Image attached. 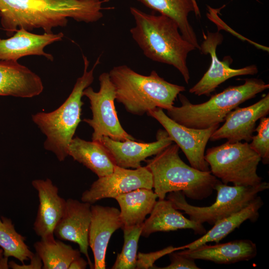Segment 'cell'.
Returning a JSON list of instances; mask_svg holds the SVG:
<instances>
[{
  "mask_svg": "<svg viewBox=\"0 0 269 269\" xmlns=\"http://www.w3.org/2000/svg\"><path fill=\"white\" fill-rule=\"evenodd\" d=\"M101 0H0V24L7 36L17 29L30 31L41 28L51 33L53 28L65 27L68 18L95 22L103 16Z\"/></svg>",
  "mask_w": 269,
  "mask_h": 269,
  "instance_id": "obj_1",
  "label": "cell"
},
{
  "mask_svg": "<svg viewBox=\"0 0 269 269\" xmlns=\"http://www.w3.org/2000/svg\"><path fill=\"white\" fill-rule=\"evenodd\" d=\"M130 10L135 23L130 33L143 54L153 61L173 66L188 84L187 58L196 49L183 37L177 24L164 15L147 13L134 6Z\"/></svg>",
  "mask_w": 269,
  "mask_h": 269,
  "instance_id": "obj_2",
  "label": "cell"
},
{
  "mask_svg": "<svg viewBox=\"0 0 269 269\" xmlns=\"http://www.w3.org/2000/svg\"><path fill=\"white\" fill-rule=\"evenodd\" d=\"M109 74L115 88L116 100L135 115H143L157 108L167 110L185 91L184 86L166 81L154 70L143 75L122 65L114 66Z\"/></svg>",
  "mask_w": 269,
  "mask_h": 269,
  "instance_id": "obj_3",
  "label": "cell"
},
{
  "mask_svg": "<svg viewBox=\"0 0 269 269\" xmlns=\"http://www.w3.org/2000/svg\"><path fill=\"white\" fill-rule=\"evenodd\" d=\"M179 149L176 143H172L145 160L152 175L154 192L159 199L175 191H181L193 200L207 198L221 181L210 171H201L186 164L180 157Z\"/></svg>",
  "mask_w": 269,
  "mask_h": 269,
  "instance_id": "obj_4",
  "label": "cell"
},
{
  "mask_svg": "<svg viewBox=\"0 0 269 269\" xmlns=\"http://www.w3.org/2000/svg\"><path fill=\"white\" fill-rule=\"evenodd\" d=\"M83 58V73L77 79L64 102L52 112H38L32 115L33 122L46 136L44 148L53 152L60 161H64L68 156L69 145L81 122L83 91L93 83L94 70L100 63V56L88 71L89 61L84 55Z\"/></svg>",
  "mask_w": 269,
  "mask_h": 269,
  "instance_id": "obj_5",
  "label": "cell"
},
{
  "mask_svg": "<svg viewBox=\"0 0 269 269\" xmlns=\"http://www.w3.org/2000/svg\"><path fill=\"white\" fill-rule=\"evenodd\" d=\"M269 88V84L262 79H246L243 84L229 86L212 96L207 101L198 104L191 103L187 97L180 93L178 97L181 106H173L167 110V115L186 127L208 129L220 125L231 111Z\"/></svg>",
  "mask_w": 269,
  "mask_h": 269,
  "instance_id": "obj_6",
  "label": "cell"
},
{
  "mask_svg": "<svg viewBox=\"0 0 269 269\" xmlns=\"http://www.w3.org/2000/svg\"><path fill=\"white\" fill-rule=\"evenodd\" d=\"M204 158L211 173L224 184L247 186L263 182L257 172L261 157L248 142L227 141L208 148Z\"/></svg>",
  "mask_w": 269,
  "mask_h": 269,
  "instance_id": "obj_7",
  "label": "cell"
},
{
  "mask_svg": "<svg viewBox=\"0 0 269 269\" xmlns=\"http://www.w3.org/2000/svg\"><path fill=\"white\" fill-rule=\"evenodd\" d=\"M269 188L268 182L263 181L254 186H229L222 182L215 187L217 195L211 205L198 207L189 204L181 191L169 193L167 199L175 209L183 211L190 219L203 224L214 225L219 220L236 213L248 206L258 194Z\"/></svg>",
  "mask_w": 269,
  "mask_h": 269,
  "instance_id": "obj_8",
  "label": "cell"
},
{
  "mask_svg": "<svg viewBox=\"0 0 269 269\" xmlns=\"http://www.w3.org/2000/svg\"><path fill=\"white\" fill-rule=\"evenodd\" d=\"M99 81V91H94L89 86L83 92L90 101L93 115L92 119L83 120L93 129L92 140L100 141L103 137L107 136L117 141L135 140L123 128L118 118L115 106V88L109 73H102Z\"/></svg>",
  "mask_w": 269,
  "mask_h": 269,
  "instance_id": "obj_9",
  "label": "cell"
},
{
  "mask_svg": "<svg viewBox=\"0 0 269 269\" xmlns=\"http://www.w3.org/2000/svg\"><path fill=\"white\" fill-rule=\"evenodd\" d=\"M146 114L161 125L172 141L184 152L191 166L203 171H210L204 158L205 150L211 135L219 125L205 129L186 127L172 120L159 108Z\"/></svg>",
  "mask_w": 269,
  "mask_h": 269,
  "instance_id": "obj_10",
  "label": "cell"
},
{
  "mask_svg": "<svg viewBox=\"0 0 269 269\" xmlns=\"http://www.w3.org/2000/svg\"><path fill=\"white\" fill-rule=\"evenodd\" d=\"M152 177L146 166L130 169L116 165L111 174L95 181L82 194L81 199L93 204L106 198L117 196L138 188L152 189Z\"/></svg>",
  "mask_w": 269,
  "mask_h": 269,
  "instance_id": "obj_11",
  "label": "cell"
},
{
  "mask_svg": "<svg viewBox=\"0 0 269 269\" xmlns=\"http://www.w3.org/2000/svg\"><path fill=\"white\" fill-rule=\"evenodd\" d=\"M203 40L200 45V50L203 54H209L211 64L209 69L200 80L189 91L190 93L200 96H209L222 83L234 77L255 75L259 70L255 65L247 66L240 69L230 67L231 58L220 61L217 55L216 49L223 40V35L217 31L216 32H203Z\"/></svg>",
  "mask_w": 269,
  "mask_h": 269,
  "instance_id": "obj_12",
  "label": "cell"
},
{
  "mask_svg": "<svg viewBox=\"0 0 269 269\" xmlns=\"http://www.w3.org/2000/svg\"><path fill=\"white\" fill-rule=\"evenodd\" d=\"M269 113V94L256 103L244 108L237 107L226 117L224 124L211 135L212 141L227 139L230 142L245 140L250 142L256 123Z\"/></svg>",
  "mask_w": 269,
  "mask_h": 269,
  "instance_id": "obj_13",
  "label": "cell"
},
{
  "mask_svg": "<svg viewBox=\"0 0 269 269\" xmlns=\"http://www.w3.org/2000/svg\"><path fill=\"white\" fill-rule=\"evenodd\" d=\"M91 204L72 198L66 200L64 212L56 225L54 235L60 240L78 245L80 252L94 268L88 254V234L91 219Z\"/></svg>",
  "mask_w": 269,
  "mask_h": 269,
  "instance_id": "obj_14",
  "label": "cell"
},
{
  "mask_svg": "<svg viewBox=\"0 0 269 269\" xmlns=\"http://www.w3.org/2000/svg\"><path fill=\"white\" fill-rule=\"evenodd\" d=\"M109 153L116 165L124 168H137L141 162L155 155L173 142L165 130H159L156 140L151 142H139L129 140L117 141L107 136L100 140Z\"/></svg>",
  "mask_w": 269,
  "mask_h": 269,
  "instance_id": "obj_15",
  "label": "cell"
},
{
  "mask_svg": "<svg viewBox=\"0 0 269 269\" xmlns=\"http://www.w3.org/2000/svg\"><path fill=\"white\" fill-rule=\"evenodd\" d=\"M32 185L37 192L39 205L33 230L41 239H54V230L65 210L66 200L59 195L51 179H35Z\"/></svg>",
  "mask_w": 269,
  "mask_h": 269,
  "instance_id": "obj_16",
  "label": "cell"
},
{
  "mask_svg": "<svg viewBox=\"0 0 269 269\" xmlns=\"http://www.w3.org/2000/svg\"><path fill=\"white\" fill-rule=\"evenodd\" d=\"M91 219L88 234L95 269H106V253L112 234L122 228L120 212L114 207L91 205Z\"/></svg>",
  "mask_w": 269,
  "mask_h": 269,
  "instance_id": "obj_17",
  "label": "cell"
},
{
  "mask_svg": "<svg viewBox=\"0 0 269 269\" xmlns=\"http://www.w3.org/2000/svg\"><path fill=\"white\" fill-rule=\"evenodd\" d=\"M63 36L61 32L37 34L24 29H17L9 38L0 39V61H17L24 56L37 55L52 61L53 56L45 52L44 48L61 41Z\"/></svg>",
  "mask_w": 269,
  "mask_h": 269,
  "instance_id": "obj_18",
  "label": "cell"
},
{
  "mask_svg": "<svg viewBox=\"0 0 269 269\" xmlns=\"http://www.w3.org/2000/svg\"><path fill=\"white\" fill-rule=\"evenodd\" d=\"M43 90L41 78L17 61H0V96L29 98Z\"/></svg>",
  "mask_w": 269,
  "mask_h": 269,
  "instance_id": "obj_19",
  "label": "cell"
},
{
  "mask_svg": "<svg viewBox=\"0 0 269 269\" xmlns=\"http://www.w3.org/2000/svg\"><path fill=\"white\" fill-rule=\"evenodd\" d=\"M179 252L194 260H202L218 264H231L247 261L257 254L255 243L250 240H237L214 245L203 244Z\"/></svg>",
  "mask_w": 269,
  "mask_h": 269,
  "instance_id": "obj_20",
  "label": "cell"
},
{
  "mask_svg": "<svg viewBox=\"0 0 269 269\" xmlns=\"http://www.w3.org/2000/svg\"><path fill=\"white\" fill-rule=\"evenodd\" d=\"M185 229H192L195 233L202 235L207 232L202 224L185 218L169 200L159 199L149 217L142 223L141 236L147 237L156 232Z\"/></svg>",
  "mask_w": 269,
  "mask_h": 269,
  "instance_id": "obj_21",
  "label": "cell"
},
{
  "mask_svg": "<svg viewBox=\"0 0 269 269\" xmlns=\"http://www.w3.org/2000/svg\"><path fill=\"white\" fill-rule=\"evenodd\" d=\"M68 154L98 177L111 174L116 166L108 151L99 141L73 137L69 145Z\"/></svg>",
  "mask_w": 269,
  "mask_h": 269,
  "instance_id": "obj_22",
  "label": "cell"
},
{
  "mask_svg": "<svg viewBox=\"0 0 269 269\" xmlns=\"http://www.w3.org/2000/svg\"><path fill=\"white\" fill-rule=\"evenodd\" d=\"M263 204L261 197L257 196L243 209L216 222L213 227L200 238L183 246V249H193L212 242L218 243L235 229L239 228L245 221L248 220L256 221L259 216V210Z\"/></svg>",
  "mask_w": 269,
  "mask_h": 269,
  "instance_id": "obj_23",
  "label": "cell"
},
{
  "mask_svg": "<svg viewBox=\"0 0 269 269\" xmlns=\"http://www.w3.org/2000/svg\"><path fill=\"white\" fill-rule=\"evenodd\" d=\"M158 198L152 189L138 188L117 196L120 217L124 227L142 225L150 214Z\"/></svg>",
  "mask_w": 269,
  "mask_h": 269,
  "instance_id": "obj_24",
  "label": "cell"
},
{
  "mask_svg": "<svg viewBox=\"0 0 269 269\" xmlns=\"http://www.w3.org/2000/svg\"><path fill=\"white\" fill-rule=\"evenodd\" d=\"M146 7L173 19L183 37L200 49L196 33L188 20L189 14L194 11L192 0H137Z\"/></svg>",
  "mask_w": 269,
  "mask_h": 269,
  "instance_id": "obj_25",
  "label": "cell"
},
{
  "mask_svg": "<svg viewBox=\"0 0 269 269\" xmlns=\"http://www.w3.org/2000/svg\"><path fill=\"white\" fill-rule=\"evenodd\" d=\"M43 263V269H68L71 262L81 256L80 251L60 240L41 239L33 244Z\"/></svg>",
  "mask_w": 269,
  "mask_h": 269,
  "instance_id": "obj_26",
  "label": "cell"
},
{
  "mask_svg": "<svg viewBox=\"0 0 269 269\" xmlns=\"http://www.w3.org/2000/svg\"><path fill=\"white\" fill-rule=\"evenodd\" d=\"M25 239L16 231L10 219L0 217V247L3 256L14 257L22 264L30 260L34 254L26 244Z\"/></svg>",
  "mask_w": 269,
  "mask_h": 269,
  "instance_id": "obj_27",
  "label": "cell"
},
{
  "mask_svg": "<svg viewBox=\"0 0 269 269\" xmlns=\"http://www.w3.org/2000/svg\"><path fill=\"white\" fill-rule=\"evenodd\" d=\"M142 225L122 228L124 231V243L112 269H135L138 242L141 236Z\"/></svg>",
  "mask_w": 269,
  "mask_h": 269,
  "instance_id": "obj_28",
  "label": "cell"
},
{
  "mask_svg": "<svg viewBox=\"0 0 269 269\" xmlns=\"http://www.w3.org/2000/svg\"><path fill=\"white\" fill-rule=\"evenodd\" d=\"M260 120V123L255 130L257 134L253 135L249 145L261 156L262 162L268 164L269 163V118L265 117Z\"/></svg>",
  "mask_w": 269,
  "mask_h": 269,
  "instance_id": "obj_29",
  "label": "cell"
},
{
  "mask_svg": "<svg viewBox=\"0 0 269 269\" xmlns=\"http://www.w3.org/2000/svg\"><path fill=\"white\" fill-rule=\"evenodd\" d=\"M181 250H184L183 246L174 247L171 246L161 250L149 253H139L137 255L135 269L152 268L154 267V262L159 258L172 252Z\"/></svg>",
  "mask_w": 269,
  "mask_h": 269,
  "instance_id": "obj_30",
  "label": "cell"
},
{
  "mask_svg": "<svg viewBox=\"0 0 269 269\" xmlns=\"http://www.w3.org/2000/svg\"><path fill=\"white\" fill-rule=\"evenodd\" d=\"M169 255L170 264L163 268H155L161 269H199L195 260L186 257L179 252H172Z\"/></svg>",
  "mask_w": 269,
  "mask_h": 269,
  "instance_id": "obj_31",
  "label": "cell"
},
{
  "mask_svg": "<svg viewBox=\"0 0 269 269\" xmlns=\"http://www.w3.org/2000/svg\"><path fill=\"white\" fill-rule=\"evenodd\" d=\"M30 263L28 265L22 264L19 265L13 261L8 263L9 268L12 269H42L43 263L39 256L35 253L30 259Z\"/></svg>",
  "mask_w": 269,
  "mask_h": 269,
  "instance_id": "obj_32",
  "label": "cell"
},
{
  "mask_svg": "<svg viewBox=\"0 0 269 269\" xmlns=\"http://www.w3.org/2000/svg\"><path fill=\"white\" fill-rule=\"evenodd\" d=\"M88 264V262L80 256L71 262L68 269H85Z\"/></svg>",
  "mask_w": 269,
  "mask_h": 269,
  "instance_id": "obj_33",
  "label": "cell"
},
{
  "mask_svg": "<svg viewBox=\"0 0 269 269\" xmlns=\"http://www.w3.org/2000/svg\"><path fill=\"white\" fill-rule=\"evenodd\" d=\"M8 258V257L4 256L0 257V269H8L9 268Z\"/></svg>",
  "mask_w": 269,
  "mask_h": 269,
  "instance_id": "obj_34",
  "label": "cell"
},
{
  "mask_svg": "<svg viewBox=\"0 0 269 269\" xmlns=\"http://www.w3.org/2000/svg\"><path fill=\"white\" fill-rule=\"evenodd\" d=\"M194 7V13L197 16H201V13L196 0H192Z\"/></svg>",
  "mask_w": 269,
  "mask_h": 269,
  "instance_id": "obj_35",
  "label": "cell"
},
{
  "mask_svg": "<svg viewBox=\"0 0 269 269\" xmlns=\"http://www.w3.org/2000/svg\"><path fill=\"white\" fill-rule=\"evenodd\" d=\"M3 256V250L1 249H0V257Z\"/></svg>",
  "mask_w": 269,
  "mask_h": 269,
  "instance_id": "obj_36",
  "label": "cell"
}]
</instances>
